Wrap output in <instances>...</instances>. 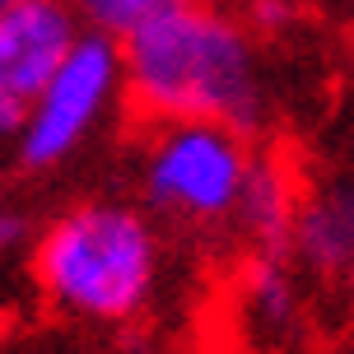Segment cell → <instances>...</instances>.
I'll return each mask as SVG.
<instances>
[{
	"label": "cell",
	"mask_w": 354,
	"mask_h": 354,
	"mask_svg": "<svg viewBox=\"0 0 354 354\" xmlns=\"http://www.w3.org/2000/svg\"><path fill=\"white\" fill-rule=\"evenodd\" d=\"M71 5L80 10V19L88 28H98L107 37H126L136 33L145 19H154L159 10H168L177 0H71Z\"/></svg>",
	"instance_id": "obj_9"
},
{
	"label": "cell",
	"mask_w": 354,
	"mask_h": 354,
	"mask_svg": "<svg viewBox=\"0 0 354 354\" xmlns=\"http://www.w3.org/2000/svg\"><path fill=\"white\" fill-rule=\"evenodd\" d=\"M126 93L154 122H224L257 131L266 66L257 28L210 0H177L122 37Z\"/></svg>",
	"instance_id": "obj_1"
},
{
	"label": "cell",
	"mask_w": 354,
	"mask_h": 354,
	"mask_svg": "<svg viewBox=\"0 0 354 354\" xmlns=\"http://www.w3.org/2000/svg\"><path fill=\"white\" fill-rule=\"evenodd\" d=\"M299 24V5L294 0H257L252 5V28L257 33H284Z\"/></svg>",
	"instance_id": "obj_11"
},
{
	"label": "cell",
	"mask_w": 354,
	"mask_h": 354,
	"mask_svg": "<svg viewBox=\"0 0 354 354\" xmlns=\"http://www.w3.org/2000/svg\"><path fill=\"white\" fill-rule=\"evenodd\" d=\"M33 284L61 317L122 326L159 294L163 243L126 201H80L33 233Z\"/></svg>",
	"instance_id": "obj_2"
},
{
	"label": "cell",
	"mask_w": 354,
	"mask_h": 354,
	"mask_svg": "<svg viewBox=\"0 0 354 354\" xmlns=\"http://www.w3.org/2000/svg\"><path fill=\"white\" fill-rule=\"evenodd\" d=\"M299 182H294V173L284 168L280 159H257V168H252L248 177V192H243V201H238V229L248 233V238H257L261 248H280V243H289V233H294V219H299Z\"/></svg>",
	"instance_id": "obj_7"
},
{
	"label": "cell",
	"mask_w": 354,
	"mask_h": 354,
	"mask_svg": "<svg viewBox=\"0 0 354 354\" xmlns=\"http://www.w3.org/2000/svg\"><path fill=\"white\" fill-rule=\"evenodd\" d=\"M0 5H10V0H0Z\"/></svg>",
	"instance_id": "obj_12"
},
{
	"label": "cell",
	"mask_w": 354,
	"mask_h": 354,
	"mask_svg": "<svg viewBox=\"0 0 354 354\" xmlns=\"http://www.w3.org/2000/svg\"><path fill=\"white\" fill-rule=\"evenodd\" d=\"M126 93V56L122 37L84 28L75 37L66 61L56 66L47 88L37 93L28 117L15 136V159L24 173H56L84 149L103 122L112 117L117 98Z\"/></svg>",
	"instance_id": "obj_4"
},
{
	"label": "cell",
	"mask_w": 354,
	"mask_h": 354,
	"mask_svg": "<svg viewBox=\"0 0 354 354\" xmlns=\"http://www.w3.org/2000/svg\"><path fill=\"white\" fill-rule=\"evenodd\" d=\"M257 154L248 131L224 122H159L140 149V192L168 219L224 224L238 214Z\"/></svg>",
	"instance_id": "obj_3"
},
{
	"label": "cell",
	"mask_w": 354,
	"mask_h": 354,
	"mask_svg": "<svg viewBox=\"0 0 354 354\" xmlns=\"http://www.w3.org/2000/svg\"><path fill=\"white\" fill-rule=\"evenodd\" d=\"M24 243H33V219L24 205L15 201H0V257L5 252H19Z\"/></svg>",
	"instance_id": "obj_10"
},
{
	"label": "cell",
	"mask_w": 354,
	"mask_h": 354,
	"mask_svg": "<svg viewBox=\"0 0 354 354\" xmlns=\"http://www.w3.org/2000/svg\"><path fill=\"white\" fill-rule=\"evenodd\" d=\"M80 37L71 0H10L0 5V140H15L28 107Z\"/></svg>",
	"instance_id": "obj_5"
},
{
	"label": "cell",
	"mask_w": 354,
	"mask_h": 354,
	"mask_svg": "<svg viewBox=\"0 0 354 354\" xmlns=\"http://www.w3.org/2000/svg\"><path fill=\"white\" fill-rule=\"evenodd\" d=\"M243 294H248L252 317L261 322L266 331H280V326L294 322V308H299V299H294V280H289V270H284L275 257H261V261L252 266Z\"/></svg>",
	"instance_id": "obj_8"
},
{
	"label": "cell",
	"mask_w": 354,
	"mask_h": 354,
	"mask_svg": "<svg viewBox=\"0 0 354 354\" xmlns=\"http://www.w3.org/2000/svg\"><path fill=\"white\" fill-rule=\"evenodd\" d=\"M289 243L317 275L354 284V182H326L303 196Z\"/></svg>",
	"instance_id": "obj_6"
}]
</instances>
